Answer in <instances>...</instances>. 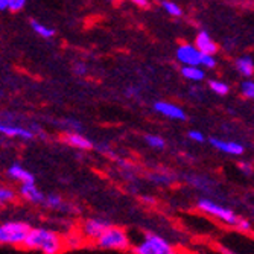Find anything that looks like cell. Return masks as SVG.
Returning a JSON list of instances; mask_svg holds the SVG:
<instances>
[{
  "mask_svg": "<svg viewBox=\"0 0 254 254\" xmlns=\"http://www.w3.org/2000/svg\"><path fill=\"white\" fill-rule=\"evenodd\" d=\"M25 250L40 251L41 254H63L64 238L55 230L46 227H32L31 232L23 244Z\"/></svg>",
  "mask_w": 254,
  "mask_h": 254,
  "instance_id": "6da1fadb",
  "label": "cell"
},
{
  "mask_svg": "<svg viewBox=\"0 0 254 254\" xmlns=\"http://www.w3.org/2000/svg\"><path fill=\"white\" fill-rule=\"evenodd\" d=\"M31 225L23 221H6L0 224V245L23 248L29 232Z\"/></svg>",
  "mask_w": 254,
  "mask_h": 254,
  "instance_id": "7a4b0ae2",
  "label": "cell"
},
{
  "mask_svg": "<svg viewBox=\"0 0 254 254\" xmlns=\"http://www.w3.org/2000/svg\"><path fill=\"white\" fill-rule=\"evenodd\" d=\"M95 244L98 248L108 251H128L132 245L128 232L118 225H110Z\"/></svg>",
  "mask_w": 254,
  "mask_h": 254,
  "instance_id": "3957f363",
  "label": "cell"
},
{
  "mask_svg": "<svg viewBox=\"0 0 254 254\" xmlns=\"http://www.w3.org/2000/svg\"><path fill=\"white\" fill-rule=\"evenodd\" d=\"M131 251L132 254H180L171 242L155 233H146L140 242L131 245Z\"/></svg>",
  "mask_w": 254,
  "mask_h": 254,
  "instance_id": "277c9868",
  "label": "cell"
},
{
  "mask_svg": "<svg viewBox=\"0 0 254 254\" xmlns=\"http://www.w3.org/2000/svg\"><path fill=\"white\" fill-rule=\"evenodd\" d=\"M196 207H198V210H201L204 215L212 216L213 219H216L225 225H230V227H235L238 222V218H239L232 209H228V207H225V205H222L213 199H209V198L198 199Z\"/></svg>",
  "mask_w": 254,
  "mask_h": 254,
  "instance_id": "5b68a950",
  "label": "cell"
},
{
  "mask_svg": "<svg viewBox=\"0 0 254 254\" xmlns=\"http://www.w3.org/2000/svg\"><path fill=\"white\" fill-rule=\"evenodd\" d=\"M110 225L111 224L102 218H88L82 222L79 228V235L84 238L85 242H96Z\"/></svg>",
  "mask_w": 254,
  "mask_h": 254,
  "instance_id": "8992f818",
  "label": "cell"
},
{
  "mask_svg": "<svg viewBox=\"0 0 254 254\" xmlns=\"http://www.w3.org/2000/svg\"><path fill=\"white\" fill-rule=\"evenodd\" d=\"M154 110L157 113H160L161 116H165L168 119H172V121H186L188 114L184 111L180 105L177 104H172V102H166V101H158L154 104Z\"/></svg>",
  "mask_w": 254,
  "mask_h": 254,
  "instance_id": "52a82bcc",
  "label": "cell"
},
{
  "mask_svg": "<svg viewBox=\"0 0 254 254\" xmlns=\"http://www.w3.org/2000/svg\"><path fill=\"white\" fill-rule=\"evenodd\" d=\"M201 52L195 48L193 44H181L177 49V60L183 65H196L199 67Z\"/></svg>",
  "mask_w": 254,
  "mask_h": 254,
  "instance_id": "ba28073f",
  "label": "cell"
},
{
  "mask_svg": "<svg viewBox=\"0 0 254 254\" xmlns=\"http://www.w3.org/2000/svg\"><path fill=\"white\" fill-rule=\"evenodd\" d=\"M209 142L215 149H218V151H221V152H224L227 155L239 157V155H242L245 152L244 145L239 143V142H235V140H222V138H218V137H210Z\"/></svg>",
  "mask_w": 254,
  "mask_h": 254,
  "instance_id": "9c48e42d",
  "label": "cell"
},
{
  "mask_svg": "<svg viewBox=\"0 0 254 254\" xmlns=\"http://www.w3.org/2000/svg\"><path fill=\"white\" fill-rule=\"evenodd\" d=\"M61 140L70 148L79 149V151H88L93 148V142L87 138L85 135H82L81 132L76 131H67L65 134H63Z\"/></svg>",
  "mask_w": 254,
  "mask_h": 254,
  "instance_id": "30bf717a",
  "label": "cell"
},
{
  "mask_svg": "<svg viewBox=\"0 0 254 254\" xmlns=\"http://www.w3.org/2000/svg\"><path fill=\"white\" fill-rule=\"evenodd\" d=\"M0 135L9 137V138H21V140H31V138L34 137V132L25 127L9 125V124L0 122Z\"/></svg>",
  "mask_w": 254,
  "mask_h": 254,
  "instance_id": "8fae6325",
  "label": "cell"
},
{
  "mask_svg": "<svg viewBox=\"0 0 254 254\" xmlns=\"http://www.w3.org/2000/svg\"><path fill=\"white\" fill-rule=\"evenodd\" d=\"M6 175L12 180L17 181L20 184H32L35 183V177L32 172H29L26 168H23L21 165H11L6 171Z\"/></svg>",
  "mask_w": 254,
  "mask_h": 254,
  "instance_id": "7c38bea8",
  "label": "cell"
},
{
  "mask_svg": "<svg viewBox=\"0 0 254 254\" xmlns=\"http://www.w3.org/2000/svg\"><path fill=\"white\" fill-rule=\"evenodd\" d=\"M195 48L202 54V55H213L218 52V44L210 38L207 32H199L196 40H195Z\"/></svg>",
  "mask_w": 254,
  "mask_h": 254,
  "instance_id": "4fadbf2b",
  "label": "cell"
},
{
  "mask_svg": "<svg viewBox=\"0 0 254 254\" xmlns=\"http://www.w3.org/2000/svg\"><path fill=\"white\" fill-rule=\"evenodd\" d=\"M18 195L31 202V204H43V199H44V193L35 186V183L32 184H21V188L18 190Z\"/></svg>",
  "mask_w": 254,
  "mask_h": 254,
  "instance_id": "5bb4252c",
  "label": "cell"
},
{
  "mask_svg": "<svg viewBox=\"0 0 254 254\" xmlns=\"http://www.w3.org/2000/svg\"><path fill=\"white\" fill-rule=\"evenodd\" d=\"M235 65H236V70L242 76H245L247 79H250L253 76V73H254V63H253L251 57H241V58H238Z\"/></svg>",
  "mask_w": 254,
  "mask_h": 254,
  "instance_id": "9a60e30c",
  "label": "cell"
},
{
  "mask_svg": "<svg viewBox=\"0 0 254 254\" xmlns=\"http://www.w3.org/2000/svg\"><path fill=\"white\" fill-rule=\"evenodd\" d=\"M181 75L193 82H199L205 78V72L202 70L201 67L196 65H183L181 67Z\"/></svg>",
  "mask_w": 254,
  "mask_h": 254,
  "instance_id": "2e32d148",
  "label": "cell"
},
{
  "mask_svg": "<svg viewBox=\"0 0 254 254\" xmlns=\"http://www.w3.org/2000/svg\"><path fill=\"white\" fill-rule=\"evenodd\" d=\"M43 205H46L48 209L60 210V209H64V199L57 193H49V195H44Z\"/></svg>",
  "mask_w": 254,
  "mask_h": 254,
  "instance_id": "e0dca14e",
  "label": "cell"
},
{
  "mask_svg": "<svg viewBox=\"0 0 254 254\" xmlns=\"http://www.w3.org/2000/svg\"><path fill=\"white\" fill-rule=\"evenodd\" d=\"M18 193L8 188V186H2L0 184V205H8V204H12L15 199H17Z\"/></svg>",
  "mask_w": 254,
  "mask_h": 254,
  "instance_id": "ac0fdd59",
  "label": "cell"
},
{
  "mask_svg": "<svg viewBox=\"0 0 254 254\" xmlns=\"http://www.w3.org/2000/svg\"><path fill=\"white\" fill-rule=\"evenodd\" d=\"M85 244L84 238L78 233H70L67 238H64V247L65 248H72V250H76V248H81L82 245Z\"/></svg>",
  "mask_w": 254,
  "mask_h": 254,
  "instance_id": "d6986e66",
  "label": "cell"
},
{
  "mask_svg": "<svg viewBox=\"0 0 254 254\" xmlns=\"http://www.w3.org/2000/svg\"><path fill=\"white\" fill-rule=\"evenodd\" d=\"M145 142L149 148H154V149H163L166 146V140L161 135H157V134H146L145 135Z\"/></svg>",
  "mask_w": 254,
  "mask_h": 254,
  "instance_id": "ffe728a7",
  "label": "cell"
},
{
  "mask_svg": "<svg viewBox=\"0 0 254 254\" xmlns=\"http://www.w3.org/2000/svg\"><path fill=\"white\" fill-rule=\"evenodd\" d=\"M31 26H32V29H34V32L38 34V35L43 37V38H52V37L55 35V31H54V29H51V28H48V26L41 25V23H38L37 20H32V21H31Z\"/></svg>",
  "mask_w": 254,
  "mask_h": 254,
  "instance_id": "44dd1931",
  "label": "cell"
},
{
  "mask_svg": "<svg viewBox=\"0 0 254 254\" xmlns=\"http://www.w3.org/2000/svg\"><path fill=\"white\" fill-rule=\"evenodd\" d=\"M209 87H210V90L213 91V93L218 95V96H227L228 91H230L228 84H225L224 81H218V79H212L209 82Z\"/></svg>",
  "mask_w": 254,
  "mask_h": 254,
  "instance_id": "7402d4cb",
  "label": "cell"
},
{
  "mask_svg": "<svg viewBox=\"0 0 254 254\" xmlns=\"http://www.w3.org/2000/svg\"><path fill=\"white\" fill-rule=\"evenodd\" d=\"M235 227H236L238 232H241V233H244V235H251V232H253V224H251V221L247 219V218H241V216H239Z\"/></svg>",
  "mask_w": 254,
  "mask_h": 254,
  "instance_id": "603a6c76",
  "label": "cell"
},
{
  "mask_svg": "<svg viewBox=\"0 0 254 254\" xmlns=\"http://www.w3.org/2000/svg\"><path fill=\"white\" fill-rule=\"evenodd\" d=\"M241 95L245 99H253L254 98V82L251 79H245L241 84Z\"/></svg>",
  "mask_w": 254,
  "mask_h": 254,
  "instance_id": "cb8c5ba5",
  "label": "cell"
},
{
  "mask_svg": "<svg viewBox=\"0 0 254 254\" xmlns=\"http://www.w3.org/2000/svg\"><path fill=\"white\" fill-rule=\"evenodd\" d=\"M199 67L202 68H215L216 67V58L213 55H201L199 60Z\"/></svg>",
  "mask_w": 254,
  "mask_h": 254,
  "instance_id": "d4e9b609",
  "label": "cell"
},
{
  "mask_svg": "<svg viewBox=\"0 0 254 254\" xmlns=\"http://www.w3.org/2000/svg\"><path fill=\"white\" fill-rule=\"evenodd\" d=\"M163 8H165V11L169 15H174V17H180L183 14L181 8L177 3H174V2H163Z\"/></svg>",
  "mask_w": 254,
  "mask_h": 254,
  "instance_id": "484cf974",
  "label": "cell"
},
{
  "mask_svg": "<svg viewBox=\"0 0 254 254\" xmlns=\"http://www.w3.org/2000/svg\"><path fill=\"white\" fill-rule=\"evenodd\" d=\"M26 5V0H6V9L12 11V12H17V11H21Z\"/></svg>",
  "mask_w": 254,
  "mask_h": 254,
  "instance_id": "4316f807",
  "label": "cell"
},
{
  "mask_svg": "<svg viewBox=\"0 0 254 254\" xmlns=\"http://www.w3.org/2000/svg\"><path fill=\"white\" fill-rule=\"evenodd\" d=\"M188 137L190 138L192 142H196V143H202V142H205L204 134H202L201 131H196V129L189 131V132H188Z\"/></svg>",
  "mask_w": 254,
  "mask_h": 254,
  "instance_id": "83f0119b",
  "label": "cell"
},
{
  "mask_svg": "<svg viewBox=\"0 0 254 254\" xmlns=\"http://www.w3.org/2000/svg\"><path fill=\"white\" fill-rule=\"evenodd\" d=\"M73 70H75L76 75L84 76V75H87V72H88V67H87L85 63H76L75 67H73Z\"/></svg>",
  "mask_w": 254,
  "mask_h": 254,
  "instance_id": "f1b7e54d",
  "label": "cell"
},
{
  "mask_svg": "<svg viewBox=\"0 0 254 254\" xmlns=\"http://www.w3.org/2000/svg\"><path fill=\"white\" fill-rule=\"evenodd\" d=\"M239 168L244 174H248V175L253 174V165L250 163V161H242V163H239Z\"/></svg>",
  "mask_w": 254,
  "mask_h": 254,
  "instance_id": "f546056e",
  "label": "cell"
},
{
  "mask_svg": "<svg viewBox=\"0 0 254 254\" xmlns=\"http://www.w3.org/2000/svg\"><path fill=\"white\" fill-rule=\"evenodd\" d=\"M131 2H132L134 5H137V6H140V8H146V6L149 5L148 0H131Z\"/></svg>",
  "mask_w": 254,
  "mask_h": 254,
  "instance_id": "4dcf8cb0",
  "label": "cell"
},
{
  "mask_svg": "<svg viewBox=\"0 0 254 254\" xmlns=\"http://www.w3.org/2000/svg\"><path fill=\"white\" fill-rule=\"evenodd\" d=\"M218 250H219V253L221 254H238V253H235L233 250H230V248H227V247H218Z\"/></svg>",
  "mask_w": 254,
  "mask_h": 254,
  "instance_id": "1f68e13d",
  "label": "cell"
},
{
  "mask_svg": "<svg viewBox=\"0 0 254 254\" xmlns=\"http://www.w3.org/2000/svg\"><path fill=\"white\" fill-rule=\"evenodd\" d=\"M142 199H143V202H146V204H155V199L151 198V196H149V198H148V196H143Z\"/></svg>",
  "mask_w": 254,
  "mask_h": 254,
  "instance_id": "d6a6232c",
  "label": "cell"
},
{
  "mask_svg": "<svg viewBox=\"0 0 254 254\" xmlns=\"http://www.w3.org/2000/svg\"><path fill=\"white\" fill-rule=\"evenodd\" d=\"M6 9V0H0V11Z\"/></svg>",
  "mask_w": 254,
  "mask_h": 254,
  "instance_id": "836d02e7",
  "label": "cell"
},
{
  "mask_svg": "<svg viewBox=\"0 0 254 254\" xmlns=\"http://www.w3.org/2000/svg\"><path fill=\"white\" fill-rule=\"evenodd\" d=\"M0 96H2V93H0Z\"/></svg>",
  "mask_w": 254,
  "mask_h": 254,
  "instance_id": "e575fe53",
  "label": "cell"
}]
</instances>
